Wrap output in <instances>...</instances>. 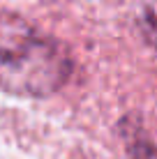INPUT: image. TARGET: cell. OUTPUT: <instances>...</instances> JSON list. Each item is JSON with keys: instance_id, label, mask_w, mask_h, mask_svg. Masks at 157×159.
I'll return each instance as SVG.
<instances>
[{"instance_id": "obj_2", "label": "cell", "mask_w": 157, "mask_h": 159, "mask_svg": "<svg viewBox=\"0 0 157 159\" xmlns=\"http://www.w3.org/2000/svg\"><path fill=\"white\" fill-rule=\"evenodd\" d=\"M136 16L141 35L157 48V0H139Z\"/></svg>"}, {"instance_id": "obj_1", "label": "cell", "mask_w": 157, "mask_h": 159, "mask_svg": "<svg viewBox=\"0 0 157 159\" xmlns=\"http://www.w3.org/2000/svg\"><path fill=\"white\" fill-rule=\"evenodd\" d=\"M72 74L67 48L25 19L0 12V88L21 97H46Z\"/></svg>"}]
</instances>
